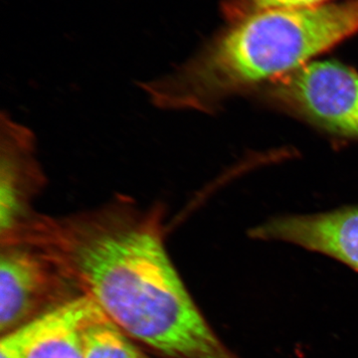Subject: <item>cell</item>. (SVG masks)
I'll use <instances>...</instances> for the list:
<instances>
[{
	"label": "cell",
	"instance_id": "1",
	"mask_svg": "<svg viewBox=\"0 0 358 358\" xmlns=\"http://www.w3.org/2000/svg\"><path fill=\"white\" fill-rule=\"evenodd\" d=\"M166 208L128 195L38 216L17 241L36 245L129 338L167 358H241L212 329L174 267Z\"/></svg>",
	"mask_w": 358,
	"mask_h": 358
},
{
	"label": "cell",
	"instance_id": "3",
	"mask_svg": "<svg viewBox=\"0 0 358 358\" xmlns=\"http://www.w3.org/2000/svg\"><path fill=\"white\" fill-rule=\"evenodd\" d=\"M255 92L275 110L329 136L358 141V72L350 66L312 61Z\"/></svg>",
	"mask_w": 358,
	"mask_h": 358
},
{
	"label": "cell",
	"instance_id": "9",
	"mask_svg": "<svg viewBox=\"0 0 358 358\" xmlns=\"http://www.w3.org/2000/svg\"><path fill=\"white\" fill-rule=\"evenodd\" d=\"M331 0H230L225 6L229 20L251 14L275 10H296L331 3Z\"/></svg>",
	"mask_w": 358,
	"mask_h": 358
},
{
	"label": "cell",
	"instance_id": "5",
	"mask_svg": "<svg viewBox=\"0 0 358 358\" xmlns=\"http://www.w3.org/2000/svg\"><path fill=\"white\" fill-rule=\"evenodd\" d=\"M48 185L32 129L6 112L0 117V240L27 227L34 204Z\"/></svg>",
	"mask_w": 358,
	"mask_h": 358
},
{
	"label": "cell",
	"instance_id": "8",
	"mask_svg": "<svg viewBox=\"0 0 358 358\" xmlns=\"http://www.w3.org/2000/svg\"><path fill=\"white\" fill-rule=\"evenodd\" d=\"M103 313L85 329V358H150Z\"/></svg>",
	"mask_w": 358,
	"mask_h": 358
},
{
	"label": "cell",
	"instance_id": "2",
	"mask_svg": "<svg viewBox=\"0 0 358 358\" xmlns=\"http://www.w3.org/2000/svg\"><path fill=\"white\" fill-rule=\"evenodd\" d=\"M357 33L358 0L251 14L230 20L199 53L141 89L157 109L212 114Z\"/></svg>",
	"mask_w": 358,
	"mask_h": 358
},
{
	"label": "cell",
	"instance_id": "6",
	"mask_svg": "<svg viewBox=\"0 0 358 358\" xmlns=\"http://www.w3.org/2000/svg\"><path fill=\"white\" fill-rule=\"evenodd\" d=\"M249 236L322 254L358 274V206L272 218L250 230Z\"/></svg>",
	"mask_w": 358,
	"mask_h": 358
},
{
	"label": "cell",
	"instance_id": "4",
	"mask_svg": "<svg viewBox=\"0 0 358 358\" xmlns=\"http://www.w3.org/2000/svg\"><path fill=\"white\" fill-rule=\"evenodd\" d=\"M0 247L1 336L81 294L36 245L11 241Z\"/></svg>",
	"mask_w": 358,
	"mask_h": 358
},
{
	"label": "cell",
	"instance_id": "7",
	"mask_svg": "<svg viewBox=\"0 0 358 358\" xmlns=\"http://www.w3.org/2000/svg\"><path fill=\"white\" fill-rule=\"evenodd\" d=\"M103 313L84 294L49 310L46 324L22 358H85V329Z\"/></svg>",
	"mask_w": 358,
	"mask_h": 358
}]
</instances>
